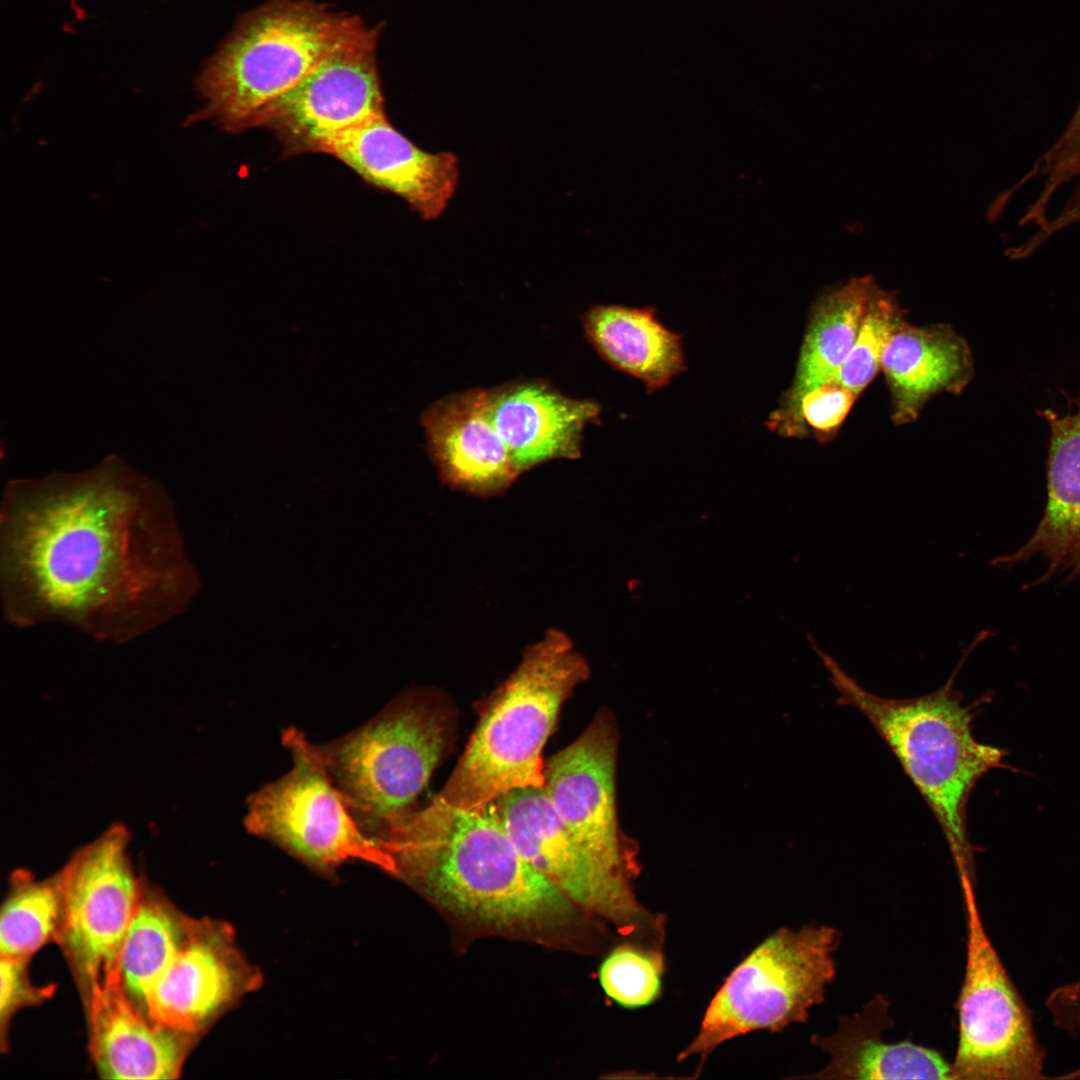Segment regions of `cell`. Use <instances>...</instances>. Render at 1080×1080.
<instances>
[{"label": "cell", "instance_id": "1", "mask_svg": "<svg viewBox=\"0 0 1080 1080\" xmlns=\"http://www.w3.org/2000/svg\"><path fill=\"white\" fill-rule=\"evenodd\" d=\"M200 588L163 485L118 455L9 480L0 507L6 621L126 643L184 613Z\"/></svg>", "mask_w": 1080, "mask_h": 1080}, {"label": "cell", "instance_id": "2", "mask_svg": "<svg viewBox=\"0 0 1080 1080\" xmlns=\"http://www.w3.org/2000/svg\"><path fill=\"white\" fill-rule=\"evenodd\" d=\"M376 829L392 876L465 925L543 939L577 920L580 909L523 858L493 802L464 809L436 796Z\"/></svg>", "mask_w": 1080, "mask_h": 1080}, {"label": "cell", "instance_id": "3", "mask_svg": "<svg viewBox=\"0 0 1080 1080\" xmlns=\"http://www.w3.org/2000/svg\"><path fill=\"white\" fill-rule=\"evenodd\" d=\"M982 640L981 635L975 637L951 677L937 690L914 698L892 699L863 688L809 637L840 704L861 712L887 743L940 825L958 878L968 877L975 884L967 806L978 780L989 770L1004 766V752L976 739L972 731L974 713L963 703L953 682L965 659Z\"/></svg>", "mask_w": 1080, "mask_h": 1080}, {"label": "cell", "instance_id": "4", "mask_svg": "<svg viewBox=\"0 0 1080 1080\" xmlns=\"http://www.w3.org/2000/svg\"><path fill=\"white\" fill-rule=\"evenodd\" d=\"M589 672L567 634L546 631L490 698L437 796L455 807L474 809L510 791L542 786L544 746L563 703Z\"/></svg>", "mask_w": 1080, "mask_h": 1080}, {"label": "cell", "instance_id": "5", "mask_svg": "<svg viewBox=\"0 0 1080 1080\" xmlns=\"http://www.w3.org/2000/svg\"><path fill=\"white\" fill-rule=\"evenodd\" d=\"M366 27L315 0H268L239 19L202 67L196 80L202 107L188 121L243 131L251 116Z\"/></svg>", "mask_w": 1080, "mask_h": 1080}, {"label": "cell", "instance_id": "6", "mask_svg": "<svg viewBox=\"0 0 1080 1080\" xmlns=\"http://www.w3.org/2000/svg\"><path fill=\"white\" fill-rule=\"evenodd\" d=\"M841 932L807 924L780 928L767 936L731 971L712 997L696 1037L677 1056L699 1058L694 1077L709 1055L740 1035L780 1032L804 1023L810 1010L825 1001L836 975L834 953Z\"/></svg>", "mask_w": 1080, "mask_h": 1080}, {"label": "cell", "instance_id": "7", "mask_svg": "<svg viewBox=\"0 0 1080 1080\" xmlns=\"http://www.w3.org/2000/svg\"><path fill=\"white\" fill-rule=\"evenodd\" d=\"M448 720L431 698H398L360 728L316 745L351 811L373 828L411 809L446 746Z\"/></svg>", "mask_w": 1080, "mask_h": 1080}, {"label": "cell", "instance_id": "8", "mask_svg": "<svg viewBox=\"0 0 1080 1080\" xmlns=\"http://www.w3.org/2000/svg\"><path fill=\"white\" fill-rule=\"evenodd\" d=\"M292 769L248 799L245 826L311 870L334 877L349 861L372 864L393 875L389 854L368 837L323 763L316 745L299 729L283 731Z\"/></svg>", "mask_w": 1080, "mask_h": 1080}, {"label": "cell", "instance_id": "9", "mask_svg": "<svg viewBox=\"0 0 1080 1080\" xmlns=\"http://www.w3.org/2000/svg\"><path fill=\"white\" fill-rule=\"evenodd\" d=\"M965 908V973L957 999L958 1042L951 1080H1043L1046 1051L1033 1013L1008 974L980 917L975 884L959 880Z\"/></svg>", "mask_w": 1080, "mask_h": 1080}, {"label": "cell", "instance_id": "10", "mask_svg": "<svg viewBox=\"0 0 1080 1080\" xmlns=\"http://www.w3.org/2000/svg\"><path fill=\"white\" fill-rule=\"evenodd\" d=\"M493 804L523 858L577 908L609 923L627 941L663 949L664 916L647 910L634 887L593 859L558 817L542 786L510 791Z\"/></svg>", "mask_w": 1080, "mask_h": 1080}, {"label": "cell", "instance_id": "11", "mask_svg": "<svg viewBox=\"0 0 1080 1080\" xmlns=\"http://www.w3.org/2000/svg\"><path fill=\"white\" fill-rule=\"evenodd\" d=\"M129 835L113 825L62 868V947L86 998L118 975V958L144 889L128 854Z\"/></svg>", "mask_w": 1080, "mask_h": 1080}, {"label": "cell", "instance_id": "12", "mask_svg": "<svg viewBox=\"0 0 1080 1080\" xmlns=\"http://www.w3.org/2000/svg\"><path fill=\"white\" fill-rule=\"evenodd\" d=\"M381 26L333 50L290 90L256 112L243 130L274 133L287 156L320 153L337 134L385 113L376 50Z\"/></svg>", "mask_w": 1080, "mask_h": 1080}, {"label": "cell", "instance_id": "13", "mask_svg": "<svg viewBox=\"0 0 1080 1080\" xmlns=\"http://www.w3.org/2000/svg\"><path fill=\"white\" fill-rule=\"evenodd\" d=\"M618 731L598 712L583 733L544 766L543 790L568 831L613 878L634 887L638 848L621 830L616 801Z\"/></svg>", "mask_w": 1080, "mask_h": 1080}, {"label": "cell", "instance_id": "14", "mask_svg": "<svg viewBox=\"0 0 1080 1080\" xmlns=\"http://www.w3.org/2000/svg\"><path fill=\"white\" fill-rule=\"evenodd\" d=\"M263 983L230 924L194 919L184 945L148 993L144 1014L196 1039Z\"/></svg>", "mask_w": 1080, "mask_h": 1080}, {"label": "cell", "instance_id": "15", "mask_svg": "<svg viewBox=\"0 0 1080 1080\" xmlns=\"http://www.w3.org/2000/svg\"><path fill=\"white\" fill-rule=\"evenodd\" d=\"M320 153L338 159L370 185L400 197L424 220L439 218L458 187L456 155L421 149L385 113L337 134Z\"/></svg>", "mask_w": 1080, "mask_h": 1080}, {"label": "cell", "instance_id": "16", "mask_svg": "<svg viewBox=\"0 0 1080 1080\" xmlns=\"http://www.w3.org/2000/svg\"><path fill=\"white\" fill-rule=\"evenodd\" d=\"M428 450L440 479L478 497L503 494L520 475L492 418L490 389L454 393L423 417Z\"/></svg>", "mask_w": 1080, "mask_h": 1080}, {"label": "cell", "instance_id": "17", "mask_svg": "<svg viewBox=\"0 0 1080 1080\" xmlns=\"http://www.w3.org/2000/svg\"><path fill=\"white\" fill-rule=\"evenodd\" d=\"M90 1052L105 1079L168 1080L179 1077L195 1038L158 1024L124 993L119 976L85 998Z\"/></svg>", "mask_w": 1080, "mask_h": 1080}, {"label": "cell", "instance_id": "18", "mask_svg": "<svg viewBox=\"0 0 1080 1080\" xmlns=\"http://www.w3.org/2000/svg\"><path fill=\"white\" fill-rule=\"evenodd\" d=\"M490 393L494 424L519 474L550 460L579 458L583 430L601 412L596 402L570 398L540 380Z\"/></svg>", "mask_w": 1080, "mask_h": 1080}, {"label": "cell", "instance_id": "19", "mask_svg": "<svg viewBox=\"0 0 1080 1080\" xmlns=\"http://www.w3.org/2000/svg\"><path fill=\"white\" fill-rule=\"evenodd\" d=\"M1074 402L1075 411L1063 416L1050 409L1039 412L1050 431L1046 507L1030 539L992 561L1010 568L1041 556L1047 569L1040 584L1057 576L1068 581L1080 576V398Z\"/></svg>", "mask_w": 1080, "mask_h": 1080}, {"label": "cell", "instance_id": "20", "mask_svg": "<svg viewBox=\"0 0 1080 1080\" xmlns=\"http://www.w3.org/2000/svg\"><path fill=\"white\" fill-rule=\"evenodd\" d=\"M890 1001L876 994L861 1011L839 1016L837 1029L828 1036L814 1034L810 1041L829 1056L827 1065L809 1079H941L951 1080V1063L941 1053L911 1041L883 1039L894 1022Z\"/></svg>", "mask_w": 1080, "mask_h": 1080}, {"label": "cell", "instance_id": "21", "mask_svg": "<svg viewBox=\"0 0 1080 1080\" xmlns=\"http://www.w3.org/2000/svg\"><path fill=\"white\" fill-rule=\"evenodd\" d=\"M895 424L914 422L935 395L960 394L974 377L967 341L947 325L917 327L904 321L881 359Z\"/></svg>", "mask_w": 1080, "mask_h": 1080}, {"label": "cell", "instance_id": "22", "mask_svg": "<svg viewBox=\"0 0 1080 1080\" xmlns=\"http://www.w3.org/2000/svg\"><path fill=\"white\" fill-rule=\"evenodd\" d=\"M587 340L613 368L652 393L686 370L682 336L665 327L652 307L592 306L583 316Z\"/></svg>", "mask_w": 1080, "mask_h": 1080}, {"label": "cell", "instance_id": "23", "mask_svg": "<svg viewBox=\"0 0 1080 1080\" xmlns=\"http://www.w3.org/2000/svg\"><path fill=\"white\" fill-rule=\"evenodd\" d=\"M877 286L870 276L856 277L840 287L826 290L815 300L809 312L794 378L778 408L770 415L789 412L805 393L834 379L855 342Z\"/></svg>", "mask_w": 1080, "mask_h": 1080}, {"label": "cell", "instance_id": "24", "mask_svg": "<svg viewBox=\"0 0 1080 1080\" xmlns=\"http://www.w3.org/2000/svg\"><path fill=\"white\" fill-rule=\"evenodd\" d=\"M193 922L160 896L143 893L118 958L120 985L143 1014L148 993L184 945Z\"/></svg>", "mask_w": 1080, "mask_h": 1080}, {"label": "cell", "instance_id": "25", "mask_svg": "<svg viewBox=\"0 0 1080 1080\" xmlns=\"http://www.w3.org/2000/svg\"><path fill=\"white\" fill-rule=\"evenodd\" d=\"M64 912L61 870L44 880L25 871L14 873L0 916V956L30 958L58 941Z\"/></svg>", "mask_w": 1080, "mask_h": 1080}, {"label": "cell", "instance_id": "26", "mask_svg": "<svg viewBox=\"0 0 1080 1080\" xmlns=\"http://www.w3.org/2000/svg\"><path fill=\"white\" fill-rule=\"evenodd\" d=\"M664 971L663 950L624 940L607 954L598 976L610 999L621 1007L638 1009L659 998Z\"/></svg>", "mask_w": 1080, "mask_h": 1080}, {"label": "cell", "instance_id": "27", "mask_svg": "<svg viewBox=\"0 0 1080 1080\" xmlns=\"http://www.w3.org/2000/svg\"><path fill=\"white\" fill-rule=\"evenodd\" d=\"M904 321V311L896 297L877 286L855 342L832 381L859 395L881 369L886 344Z\"/></svg>", "mask_w": 1080, "mask_h": 1080}, {"label": "cell", "instance_id": "28", "mask_svg": "<svg viewBox=\"0 0 1080 1080\" xmlns=\"http://www.w3.org/2000/svg\"><path fill=\"white\" fill-rule=\"evenodd\" d=\"M858 394L836 382H828L805 393L795 407L783 415H769L765 426L783 437L814 435L831 440L840 429Z\"/></svg>", "mask_w": 1080, "mask_h": 1080}, {"label": "cell", "instance_id": "29", "mask_svg": "<svg viewBox=\"0 0 1080 1080\" xmlns=\"http://www.w3.org/2000/svg\"><path fill=\"white\" fill-rule=\"evenodd\" d=\"M29 958L0 956V1024L2 1049L6 1047V1032L14 1013L23 1007L38 1004L53 993L52 986L36 987L27 974Z\"/></svg>", "mask_w": 1080, "mask_h": 1080}, {"label": "cell", "instance_id": "30", "mask_svg": "<svg viewBox=\"0 0 1080 1080\" xmlns=\"http://www.w3.org/2000/svg\"><path fill=\"white\" fill-rule=\"evenodd\" d=\"M1045 1005L1056 1028L1074 1038L1080 1037V977L1071 983L1053 989L1049 993ZM1054 1078L1061 1080L1080 1079V1066Z\"/></svg>", "mask_w": 1080, "mask_h": 1080}, {"label": "cell", "instance_id": "31", "mask_svg": "<svg viewBox=\"0 0 1080 1080\" xmlns=\"http://www.w3.org/2000/svg\"><path fill=\"white\" fill-rule=\"evenodd\" d=\"M1043 168L1060 177L1072 176L1080 165V103L1063 133L1040 157Z\"/></svg>", "mask_w": 1080, "mask_h": 1080}, {"label": "cell", "instance_id": "32", "mask_svg": "<svg viewBox=\"0 0 1080 1080\" xmlns=\"http://www.w3.org/2000/svg\"><path fill=\"white\" fill-rule=\"evenodd\" d=\"M1074 179H1078L1077 186L1059 213L1038 228L1024 243L1013 248V253L1018 259L1033 254L1060 230L1080 222V165L1076 170Z\"/></svg>", "mask_w": 1080, "mask_h": 1080}]
</instances>
